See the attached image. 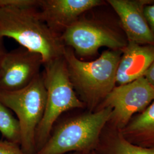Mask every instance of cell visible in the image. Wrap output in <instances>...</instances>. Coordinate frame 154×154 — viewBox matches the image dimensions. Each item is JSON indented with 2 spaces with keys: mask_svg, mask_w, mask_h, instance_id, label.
<instances>
[{
  "mask_svg": "<svg viewBox=\"0 0 154 154\" xmlns=\"http://www.w3.org/2000/svg\"><path fill=\"white\" fill-rule=\"evenodd\" d=\"M121 55V50H107L95 60L84 61L77 57L72 49L65 47L63 58L70 82L88 111L97 110L116 87Z\"/></svg>",
  "mask_w": 154,
  "mask_h": 154,
  "instance_id": "1",
  "label": "cell"
},
{
  "mask_svg": "<svg viewBox=\"0 0 154 154\" xmlns=\"http://www.w3.org/2000/svg\"><path fill=\"white\" fill-rule=\"evenodd\" d=\"M112 109L61 116L53 127L49 137L35 154H86L94 151L100 134L110 120Z\"/></svg>",
  "mask_w": 154,
  "mask_h": 154,
  "instance_id": "2",
  "label": "cell"
},
{
  "mask_svg": "<svg viewBox=\"0 0 154 154\" xmlns=\"http://www.w3.org/2000/svg\"><path fill=\"white\" fill-rule=\"evenodd\" d=\"M4 37L40 54L44 66L63 57L65 49L60 35L41 19L38 9L0 8V38Z\"/></svg>",
  "mask_w": 154,
  "mask_h": 154,
  "instance_id": "3",
  "label": "cell"
},
{
  "mask_svg": "<svg viewBox=\"0 0 154 154\" xmlns=\"http://www.w3.org/2000/svg\"><path fill=\"white\" fill-rule=\"evenodd\" d=\"M44 66L42 72L47 97L44 116L35 134L36 152L46 142L61 116L70 111L85 109L70 82L63 55Z\"/></svg>",
  "mask_w": 154,
  "mask_h": 154,
  "instance_id": "4",
  "label": "cell"
},
{
  "mask_svg": "<svg viewBox=\"0 0 154 154\" xmlns=\"http://www.w3.org/2000/svg\"><path fill=\"white\" fill-rule=\"evenodd\" d=\"M46 90L41 72L29 86L20 90H0V102L15 112L21 128L20 146L26 154H35V131L44 116Z\"/></svg>",
  "mask_w": 154,
  "mask_h": 154,
  "instance_id": "5",
  "label": "cell"
},
{
  "mask_svg": "<svg viewBox=\"0 0 154 154\" xmlns=\"http://www.w3.org/2000/svg\"><path fill=\"white\" fill-rule=\"evenodd\" d=\"M154 100V88L142 77L116 86L96 111L111 108L112 113L108 123L121 130L136 113L143 111Z\"/></svg>",
  "mask_w": 154,
  "mask_h": 154,
  "instance_id": "6",
  "label": "cell"
},
{
  "mask_svg": "<svg viewBox=\"0 0 154 154\" xmlns=\"http://www.w3.org/2000/svg\"><path fill=\"white\" fill-rule=\"evenodd\" d=\"M61 41L78 57L96 55L102 47L121 50L126 44L110 28L100 22L81 17L62 33Z\"/></svg>",
  "mask_w": 154,
  "mask_h": 154,
  "instance_id": "7",
  "label": "cell"
},
{
  "mask_svg": "<svg viewBox=\"0 0 154 154\" xmlns=\"http://www.w3.org/2000/svg\"><path fill=\"white\" fill-rule=\"evenodd\" d=\"M42 56L22 46L7 52L0 69V90L13 91L29 86L41 73Z\"/></svg>",
  "mask_w": 154,
  "mask_h": 154,
  "instance_id": "8",
  "label": "cell"
},
{
  "mask_svg": "<svg viewBox=\"0 0 154 154\" xmlns=\"http://www.w3.org/2000/svg\"><path fill=\"white\" fill-rule=\"evenodd\" d=\"M103 4L100 0H40L39 15L53 32L61 35L83 13Z\"/></svg>",
  "mask_w": 154,
  "mask_h": 154,
  "instance_id": "9",
  "label": "cell"
},
{
  "mask_svg": "<svg viewBox=\"0 0 154 154\" xmlns=\"http://www.w3.org/2000/svg\"><path fill=\"white\" fill-rule=\"evenodd\" d=\"M108 3L118 15L128 42L154 45V34L144 16V7L151 0H109Z\"/></svg>",
  "mask_w": 154,
  "mask_h": 154,
  "instance_id": "10",
  "label": "cell"
},
{
  "mask_svg": "<svg viewBox=\"0 0 154 154\" xmlns=\"http://www.w3.org/2000/svg\"><path fill=\"white\" fill-rule=\"evenodd\" d=\"M121 51L116 74V83L118 86L144 77L154 61V45H142L128 42Z\"/></svg>",
  "mask_w": 154,
  "mask_h": 154,
  "instance_id": "11",
  "label": "cell"
},
{
  "mask_svg": "<svg viewBox=\"0 0 154 154\" xmlns=\"http://www.w3.org/2000/svg\"><path fill=\"white\" fill-rule=\"evenodd\" d=\"M121 132L134 144L154 148V100L143 111L134 116Z\"/></svg>",
  "mask_w": 154,
  "mask_h": 154,
  "instance_id": "12",
  "label": "cell"
},
{
  "mask_svg": "<svg viewBox=\"0 0 154 154\" xmlns=\"http://www.w3.org/2000/svg\"><path fill=\"white\" fill-rule=\"evenodd\" d=\"M94 151L96 154H154V148L132 144L125 138L120 130L107 123Z\"/></svg>",
  "mask_w": 154,
  "mask_h": 154,
  "instance_id": "13",
  "label": "cell"
},
{
  "mask_svg": "<svg viewBox=\"0 0 154 154\" xmlns=\"http://www.w3.org/2000/svg\"><path fill=\"white\" fill-rule=\"evenodd\" d=\"M0 132L6 140L20 146L21 135L20 123L11 110L0 102Z\"/></svg>",
  "mask_w": 154,
  "mask_h": 154,
  "instance_id": "14",
  "label": "cell"
},
{
  "mask_svg": "<svg viewBox=\"0 0 154 154\" xmlns=\"http://www.w3.org/2000/svg\"><path fill=\"white\" fill-rule=\"evenodd\" d=\"M40 0H0V8L11 7L21 9H39Z\"/></svg>",
  "mask_w": 154,
  "mask_h": 154,
  "instance_id": "15",
  "label": "cell"
},
{
  "mask_svg": "<svg viewBox=\"0 0 154 154\" xmlns=\"http://www.w3.org/2000/svg\"><path fill=\"white\" fill-rule=\"evenodd\" d=\"M0 154H26L19 144L0 139Z\"/></svg>",
  "mask_w": 154,
  "mask_h": 154,
  "instance_id": "16",
  "label": "cell"
},
{
  "mask_svg": "<svg viewBox=\"0 0 154 154\" xmlns=\"http://www.w3.org/2000/svg\"><path fill=\"white\" fill-rule=\"evenodd\" d=\"M144 13L149 26L154 34V2L144 7Z\"/></svg>",
  "mask_w": 154,
  "mask_h": 154,
  "instance_id": "17",
  "label": "cell"
},
{
  "mask_svg": "<svg viewBox=\"0 0 154 154\" xmlns=\"http://www.w3.org/2000/svg\"><path fill=\"white\" fill-rule=\"evenodd\" d=\"M144 77L154 88V61L145 74Z\"/></svg>",
  "mask_w": 154,
  "mask_h": 154,
  "instance_id": "18",
  "label": "cell"
},
{
  "mask_svg": "<svg viewBox=\"0 0 154 154\" xmlns=\"http://www.w3.org/2000/svg\"><path fill=\"white\" fill-rule=\"evenodd\" d=\"M3 39L4 38H0V69L1 67L2 61L4 60V58L6 54L8 52L6 50L5 46H4Z\"/></svg>",
  "mask_w": 154,
  "mask_h": 154,
  "instance_id": "19",
  "label": "cell"
},
{
  "mask_svg": "<svg viewBox=\"0 0 154 154\" xmlns=\"http://www.w3.org/2000/svg\"><path fill=\"white\" fill-rule=\"evenodd\" d=\"M96 154L95 153V152L94 151H91V152H88V153H86V154Z\"/></svg>",
  "mask_w": 154,
  "mask_h": 154,
  "instance_id": "20",
  "label": "cell"
},
{
  "mask_svg": "<svg viewBox=\"0 0 154 154\" xmlns=\"http://www.w3.org/2000/svg\"><path fill=\"white\" fill-rule=\"evenodd\" d=\"M82 154L81 153H79V152H70V153H69V154Z\"/></svg>",
  "mask_w": 154,
  "mask_h": 154,
  "instance_id": "21",
  "label": "cell"
}]
</instances>
